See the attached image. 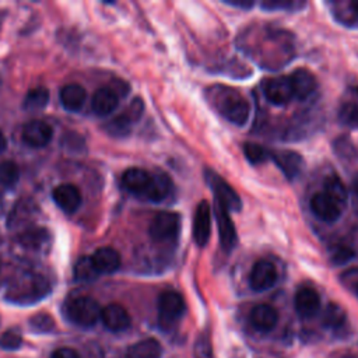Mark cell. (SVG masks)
Returning <instances> with one entry per match:
<instances>
[{"label":"cell","mask_w":358,"mask_h":358,"mask_svg":"<svg viewBox=\"0 0 358 358\" xmlns=\"http://www.w3.org/2000/svg\"><path fill=\"white\" fill-rule=\"evenodd\" d=\"M210 99L218 113L228 122L236 126H243L249 120L250 105L235 88L218 85L210 91Z\"/></svg>","instance_id":"obj_1"},{"label":"cell","mask_w":358,"mask_h":358,"mask_svg":"<svg viewBox=\"0 0 358 358\" xmlns=\"http://www.w3.org/2000/svg\"><path fill=\"white\" fill-rule=\"evenodd\" d=\"M50 292L49 281L38 273H22L10 284L7 298L15 303H34Z\"/></svg>","instance_id":"obj_2"},{"label":"cell","mask_w":358,"mask_h":358,"mask_svg":"<svg viewBox=\"0 0 358 358\" xmlns=\"http://www.w3.org/2000/svg\"><path fill=\"white\" fill-rule=\"evenodd\" d=\"M101 305L92 296L81 295L70 299L66 303V317L76 326L91 327L101 320Z\"/></svg>","instance_id":"obj_3"},{"label":"cell","mask_w":358,"mask_h":358,"mask_svg":"<svg viewBox=\"0 0 358 358\" xmlns=\"http://www.w3.org/2000/svg\"><path fill=\"white\" fill-rule=\"evenodd\" d=\"M180 231V215L172 211H161L150 222L148 234L155 242L173 241Z\"/></svg>","instance_id":"obj_4"},{"label":"cell","mask_w":358,"mask_h":358,"mask_svg":"<svg viewBox=\"0 0 358 358\" xmlns=\"http://www.w3.org/2000/svg\"><path fill=\"white\" fill-rule=\"evenodd\" d=\"M206 183L210 186L214 194V200L221 203L228 211H239L242 208L241 197L236 194V192L222 179L218 173H215L213 169L204 171Z\"/></svg>","instance_id":"obj_5"},{"label":"cell","mask_w":358,"mask_h":358,"mask_svg":"<svg viewBox=\"0 0 358 358\" xmlns=\"http://www.w3.org/2000/svg\"><path fill=\"white\" fill-rule=\"evenodd\" d=\"M185 299L176 291H165L158 298V319L164 327L173 326L185 313Z\"/></svg>","instance_id":"obj_6"},{"label":"cell","mask_w":358,"mask_h":358,"mask_svg":"<svg viewBox=\"0 0 358 358\" xmlns=\"http://www.w3.org/2000/svg\"><path fill=\"white\" fill-rule=\"evenodd\" d=\"M211 234V208L206 200H201L193 215V225H192V235L193 241L197 246L203 248L210 241Z\"/></svg>","instance_id":"obj_7"},{"label":"cell","mask_w":358,"mask_h":358,"mask_svg":"<svg viewBox=\"0 0 358 358\" xmlns=\"http://www.w3.org/2000/svg\"><path fill=\"white\" fill-rule=\"evenodd\" d=\"M263 94L266 99L275 106L287 105L294 98V92L288 77L268 78L263 84Z\"/></svg>","instance_id":"obj_8"},{"label":"cell","mask_w":358,"mask_h":358,"mask_svg":"<svg viewBox=\"0 0 358 358\" xmlns=\"http://www.w3.org/2000/svg\"><path fill=\"white\" fill-rule=\"evenodd\" d=\"M53 137V129L43 120H31L22 127V141L32 148H42Z\"/></svg>","instance_id":"obj_9"},{"label":"cell","mask_w":358,"mask_h":358,"mask_svg":"<svg viewBox=\"0 0 358 358\" xmlns=\"http://www.w3.org/2000/svg\"><path fill=\"white\" fill-rule=\"evenodd\" d=\"M214 211L218 224L220 243L225 252H231L236 245V231L229 217V211L218 201H215L214 204Z\"/></svg>","instance_id":"obj_10"},{"label":"cell","mask_w":358,"mask_h":358,"mask_svg":"<svg viewBox=\"0 0 358 358\" xmlns=\"http://www.w3.org/2000/svg\"><path fill=\"white\" fill-rule=\"evenodd\" d=\"M277 281V268L268 260H259L253 264L249 282L255 291L270 289Z\"/></svg>","instance_id":"obj_11"},{"label":"cell","mask_w":358,"mask_h":358,"mask_svg":"<svg viewBox=\"0 0 358 358\" xmlns=\"http://www.w3.org/2000/svg\"><path fill=\"white\" fill-rule=\"evenodd\" d=\"M101 320L103 326L110 331H123L131 323L129 312L119 303H109L102 308Z\"/></svg>","instance_id":"obj_12"},{"label":"cell","mask_w":358,"mask_h":358,"mask_svg":"<svg viewBox=\"0 0 358 358\" xmlns=\"http://www.w3.org/2000/svg\"><path fill=\"white\" fill-rule=\"evenodd\" d=\"M295 310L301 317H313L320 309V296L310 287H302L296 291L294 298Z\"/></svg>","instance_id":"obj_13"},{"label":"cell","mask_w":358,"mask_h":358,"mask_svg":"<svg viewBox=\"0 0 358 358\" xmlns=\"http://www.w3.org/2000/svg\"><path fill=\"white\" fill-rule=\"evenodd\" d=\"M53 200L67 214L74 213L81 204V193L71 183H62L53 189Z\"/></svg>","instance_id":"obj_14"},{"label":"cell","mask_w":358,"mask_h":358,"mask_svg":"<svg viewBox=\"0 0 358 358\" xmlns=\"http://www.w3.org/2000/svg\"><path fill=\"white\" fill-rule=\"evenodd\" d=\"M288 78L291 83L294 98L299 101L309 98L315 92L317 85L315 76L306 69H296Z\"/></svg>","instance_id":"obj_15"},{"label":"cell","mask_w":358,"mask_h":358,"mask_svg":"<svg viewBox=\"0 0 358 358\" xmlns=\"http://www.w3.org/2000/svg\"><path fill=\"white\" fill-rule=\"evenodd\" d=\"M270 159L275 162V165L281 169V172L288 179L296 178L302 171V165H303L302 157L294 151H289V150L270 151Z\"/></svg>","instance_id":"obj_16"},{"label":"cell","mask_w":358,"mask_h":358,"mask_svg":"<svg viewBox=\"0 0 358 358\" xmlns=\"http://www.w3.org/2000/svg\"><path fill=\"white\" fill-rule=\"evenodd\" d=\"M151 182V173L143 168H129L122 175L123 187L137 196L144 197Z\"/></svg>","instance_id":"obj_17"},{"label":"cell","mask_w":358,"mask_h":358,"mask_svg":"<svg viewBox=\"0 0 358 358\" xmlns=\"http://www.w3.org/2000/svg\"><path fill=\"white\" fill-rule=\"evenodd\" d=\"M249 320H250V324L256 330L267 333L275 327V324L278 322V313L271 305L260 303V305H256L250 310Z\"/></svg>","instance_id":"obj_18"},{"label":"cell","mask_w":358,"mask_h":358,"mask_svg":"<svg viewBox=\"0 0 358 358\" xmlns=\"http://www.w3.org/2000/svg\"><path fill=\"white\" fill-rule=\"evenodd\" d=\"M312 213L324 222H334L341 215V208L324 193H316L310 199Z\"/></svg>","instance_id":"obj_19"},{"label":"cell","mask_w":358,"mask_h":358,"mask_svg":"<svg viewBox=\"0 0 358 358\" xmlns=\"http://www.w3.org/2000/svg\"><path fill=\"white\" fill-rule=\"evenodd\" d=\"M91 259L99 274L115 273L116 270H119L122 263L119 252L110 246H103L96 249L91 256Z\"/></svg>","instance_id":"obj_20"},{"label":"cell","mask_w":358,"mask_h":358,"mask_svg":"<svg viewBox=\"0 0 358 358\" xmlns=\"http://www.w3.org/2000/svg\"><path fill=\"white\" fill-rule=\"evenodd\" d=\"M117 103L119 96L110 87H102L96 90L91 99L92 112L98 116L110 115L117 108Z\"/></svg>","instance_id":"obj_21"},{"label":"cell","mask_w":358,"mask_h":358,"mask_svg":"<svg viewBox=\"0 0 358 358\" xmlns=\"http://www.w3.org/2000/svg\"><path fill=\"white\" fill-rule=\"evenodd\" d=\"M87 99L85 90L76 83H70L60 90V102L66 110L77 112L83 108Z\"/></svg>","instance_id":"obj_22"},{"label":"cell","mask_w":358,"mask_h":358,"mask_svg":"<svg viewBox=\"0 0 358 358\" xmlns=\"http://www.w3.org/2000/svg\"><path fill=\"white\" fill-rule=\"evenodd\" d=\"M171 190H172V182L169 176L165 175L164 172H155V173H151V182L144 194V199L154 203H159L169 196Z\"/></svg>","instance_id":"obj_23"},{"label":"cell","mask_w":358,"mask_h":358,"mask_svg":"<svg viewBox=\"0 0 358 358\" xmlns=\"http://www.w3.org/2000/svg\"><path fill=\"white\" fill-rule=\"evenodd\" d=\"M162 348L155 338H145L129 347L124 358H161Z\"/></svg>","instance_id":"obj_24"},{"label":"cell","mask_w":358,"mask_h":358,"mask_svg":"<svg viewBox=\"0 0 358 358\" xmlns=\"http://www.w3.org/2000/svg\"><path fill=\"white\" fill-rule=\"evenodd\" d=\"M324 194L331 199L340 208H343L347 204L348 200V190L345 187V185L341 182V179L336 175H330L326 178L324 183Z\"/></svg>","instance_id":"obj_25"},{"label":"cell","mask_w":358,"mask_h":358,"mask_svg":"<svg viewBox=\"0 0 358 358\" xmlns=\"http://www.w3.org/2000/svg\"><path fill=\"white\" fill-rule=\"evenodd\" d=\"M49 98H50V94H49L48 88L35 87V88H31L27 92V95L24 98V102H22V106H24L25 110H29V112L41 110L48 105Z\"/></svg>","instance_id":"obj_26"},{"label":"cell","mask_w":358,"mask_h":358,"mask_svg":"<svg viewBox=\"0 0 358 358\" xmlns=\"http://www.w3.org/2000/svg\"><path fill=\"white\" fill-rule=\"evenodd\" d=\"M74 277L76 280L78 281H84V282H88V281H94L99 273L91 259V256H83L80 257L76 264H74Z\"/></svg>","instance_id":"obj_27"},{"label":"cell","mask_w":358,"mask_h":358,"mask_svg":"<svg viewBox=\"0 0 358 358\" xmlns=\"http://www.w3.org/2000/svg\"><path fill=\"white\" fill-rule=\"evenodd\" d=\"M133 123L134 122L123 112L122 115H117L109 120L105 126V130L113 137H124L131 131Z\"/></svg>","instance_id":"obj_28"},{"label":"cell","mask_w":358,"mask_h":358,"mask_svg":"<svg viewBox=\"0 0 358 358\" xmlns=\"http://www.w3.org/2000/svg\"><path fill=\"white\" fill-rule=\"evenodd\" d=\"M338 120L347 127H358V103L355 101H345L338 108Z\"/></svg>","instance_id":"obj_29"},{"label":"cell","mask_w":358,"mask_h":358,"mask_svg":"<svg viewBox=\"0 0 358 358\" xmlns=\"http://www.w3.org/2000/svg\"><path fill=\"white\" fill-rule=\"evenodd\" d=\"M46 239H48V232L42 228L28 229L27 232L21 234V243L25 248H31L34 250L42 249L46 245Z\"/></svg>","instance_id":"obj_30"},{"label":"cell","mask_w":358,"mask_h":358,"mask_svg":"<svg viewBox=\"0 0 358 358\" xmlns=\"http://www.w3.org/2000/svg\"><path fill=\"white\" fill-rule=\"evenodd\" d=\"M322 322L329 329H337L345 322V313L337 303H329L323 312Z\"/></svg>","instance_id":"obj_31"},{"label":"cell","mask_w":358,"mask_h":358,"mask_svg":"<svg viewBox=\"0 0 358 358\" xmlns=\"http://www.w3.org/2000/svg\"><path fill=\"white\" fill-rule=\"evenodd\" d=\"M20 179V169L13 161L0 162V185L4 187H13Z\"/></svg>","instance_id":"obj_32"},{"label":"cell","mask_w":358,"mask_h":358,"mask_svg":"<svg viewBox=\"0 0 358 358\" xmlns=\"http://www.w3.org/2000/svg\"><path fill=\"white\" fill-rule=\"evenodd\" d=\"M243 152H245V157L248 158V161L255 165L263 164L267 159H270V151L256 143H245Z\"/></svg>","instance_id":"obj_33"},{"label":"cell","mask_w":358,"mask_h":358,"mask_svg":"<svg viewBox=\"0 0 358 358\" xmlns=\"http://www.w3.org/2000/svg\"><path fill=\"white\" fill-rule=\"evenodd\" d=\"M29 327L35 333H49L55 329V320L48 313H36L29 319Z\"/></svg>","instance_id":"obj_34"},{"label":"cell","mask_w":358,"mask_h":358,"mask_svg":"<svg viewBox=\"0 0 358 358\" xmlns=\"http://www.w3.org/2000/svg\"><path fill=\"white\" fill-rule=\"evenodd\" d=\"M194 358H213V345L207 334H200L194 341Z\"/></svg>","instance_id":"obj_35"},{"label":"cell","mask_w":358,"mask_h":358,"mask_svg":"<svg viewBox=\"0 0 358 358\" xmlns=\"http://www.w3.org/2000/svg\"><path fill=\"white\" fill-rule=\"evenodd\" d=\"M21 344H22V338L20 333L15 330H7L0 336V347L6 351L18 350Z\"/></svg>","instance_id":"obj_36"},{"label":"cell","mask_w":358,"mask_h":358,"mask_svg":"<svg viewBox=\"0 0 358 358\" xmlns=\"http://www.w3.org/2000/svg\"><path fill=\"white\" fill-rule=\"evenodd\" d=\"M305 3H298V1H291V0H268L263 1L262 7L267 10H277V8H298L303 7Z\"/></svg>","instance_id":"obj_37"},{"label":"cell","mask_w":358,"mask_h":358,"mask_svg":"<svg viewBox=\"0 0 358 358\" xmlns=\"http://www.w3.org/2000/svg\"><path fill=\"white\" fill-rule=\"evenodd\" d=\"M143 110H144V103L140 98H134L130 105L127 106V109L124 110V113L133 120V122H137L141 115H143Z\"/></svg>","instance_id":"obj_38"},{"label":"cell","mask_w":358,"mask_h":358,"mask_svg":"<svg viewBox=\"0 0 358 358\" xmlns=\"http://www.w3.org/2000/svg\"><path fill=\"white\" fill-rule=\"evenodd\" d=\"M354 253L347 246H337V249L333 252V262L337 264H343L351 259Z\"/></svg>","instance_id":"obj_39"},{"label":"cell","mask_w":358,"mask_h":358,"mask_svg":"<svg viewBox=\"0 0 358 358\" xmlns=\"http://www.w3.org/2000/svg\"><path fill=\"white\" fill-rule=\"evenodd\" d=\"M50 358H80V355L70 347H59L52 352Z\"/></svg>","instance_id":"obj_40"},{"label":"cell","mask_w":358,"mask_h":358,"mask_svg":"<svg viewBox=\"0 0 358 358\" xmlns=\"http://www.w3.org/2000/svg\"><path fill=\"white\" fill-rule=\"evenodd\" d=\"M227 4H231L234 7H242V8H249L253 6V1H249V0H239V1H235V0H228Z\"/></svg>","instance_id":"obj_41"},{"label":"cell","mask_w":358,"mask_h":358,"mask_svg":"<svg viewBox=\"0 0 358 358\" xmlns=\"http://www.w3.org/2000/svg\"><path fill=\"white\" fill-rule=\"evenodd\" d=\"M350 13L351 15H354V20L358 21V0L350 3Z\"/></svg>","instance_id":"obj_42"},{"label":"cell","mask_w":358,"mask_h":358,"mask_svg":"<svg viewBox=\"0 0 358 358\" xmlns=\"http://www.w3.org/2000/svg\"><path fill=\"white\" fill-rule=\"evenodd\" d=\"M6 147H7V140H6L4 134L0 131V152H3L6 150Z\"/></svg>","instance_id":"obj_43"},{"label":"cell","mask_w":358,"mask_h":358,"mask_svg":"<svg viewBox=\"0 0 358 358\" xmlns=\"http://www.w3.org/2000/svg\"><path fill=\"white\" fill-rule=\"evenodd\" d=\"M352 190H354V193L358 196V173L354 176V179H352Z\"/></svg>","instance_id":"obj_44"},{"label":"cell","mask_w":358,"mask_h":358,"mask_svg":"<svg viewBox=\"0 0 358 358\" xmlns=\"http://www.w3.org/2000/svg\"><path fill=\"white\" fill-rule=\"evenodd\" d=\"M355 292H357V295H358V284H357V287H355Z\"/></svg>","instance_id":"obj_45"},{"label":"cell","mask_w":358,"mask_h":358,"mask_svg":"<svg viewBox=\"0 0 358 358\" xmlns=\"http://www.w3.org/2000/svg\"><path fill=\"white\" fill-rule=\"evenodd\" d=\"M0 267H1V263H0Z\"/></svg>","instance_id":"obj_46"}]
</instances>
